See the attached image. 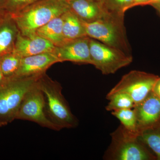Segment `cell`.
<instances>
[{
  "label": "cell",
  "mask_w": 160,
  "mask_h": 160,
  "mask_svg": "<svg viewBox=\"0 0 160 160\" xmlns=\"http://www.w3.org/2000/svg\"><path fill=\"white\" fill-rule=\"evenodd\" d=\"M69 10L67 0H39L11 16L20 33L28 35Z\"/></svg>",
  "instance_id": "cell-1"
},
{
  "label": "cell",
  "mask_w": 160,
  "mask_h": 160,
  "mask_svg": "<svg viewBox=\"0 0 160 160\" xmlns=\"http://www.w3.org/2000/svg\"><path fill=\"white\" fill-rule=\"evenodd\" d=\"M38 82L44 94L45 112L48 119L60 130L78 126V122L62 93L61 84L46 73L40 76Z\"/></svg>",
  "instance_id": "cell-2"
},
{
  "label": "cell",
  "mask_w": 160,
  "mask_h": 160,
  "mask_svg": "<svg viewBox=\"0 0 160 160\" xmlns=\"http://www.w3.org/2000/svg\"><path fill=\"white\" fill-rule=\"evenodd\" d=\"M124 15L109 12L97 21L82 22L87 36L131 55L124 26Z\"/></svg>",
  "instance_id": "cell-3"
},
{
  "label": "cell",
  "mask_w": 160,
  "mask_h": 160,
  "mask_svg": "<svg viewBox=\"0 0 160 160\" xmlns=\"http://www.w3.org/2000/svg\"><path fill=\"white\" fill-rule=\"evenodd\" d=\"M111 142L104 154L109 160H155V156L141 141L139 134L120 125L111 134Z\"/></svg>",
  "instance_id": "cell-4"
},
{
  "label": "cell",
  "mask_w": 160,
  "mask_h": 160,
  "mask_svg": "<svg viewBox=\"0 0 160 160\" xmlns=\"http://www.w3.org/2000/svg\"><path fill=\"white\" fill-rule=\"evenodd\" d=\"M40 76L6 78L0 83V123L3 126L15 119L24 97Z\"/></svg>",
  "instance_id": "cell-5"
},
{
  "label": "cell",
  "mask_w": 160,
  "mask_h": 160,
  "mask_svg": "<svg viewBox=\"0 0 160 160\" xmlns=\"http://www.w3.org/2000/svg\"><path fill=\"white\" fill-rule=\"evenodd\" d=\"M89 51L92 65L104 75L113 74L121 68L129 66L132 61V55L91 38Z\"/></svg>",
  "instance_id": "cell-6"
},
{
  "label": "cell",
  "mask_w": 160,
  "mask_h": 160,
  "mask_svg": "<svg viewBox=\"0 0 160 160\" xmlns=\"http://www.w3.org/2000/svg\"><path fill=\"white\" fill-rule=\"evenodd\" d=\"M38 79L25 94L15 119L31 121L37 123L42 127L59 131L61 130L52 122L46 116L44 94L38 84Z\"/></svg>",
  "instance_id": "cell-7"
},
{
  "label": "cell",
  "mask_w": 160,
  "mask_h": 160,
  "mask_svg": "<svg viewBox=\"0 0 160 160\" xmlns=\"http://www.w3.org/2000/svg\"><path fill=\"white\" fill-rule=\"evenodd\" d=\"M158 77L144 72L132 70L125 74L107 95L122 92L129 95L135 104L142 102L152 91Z\"/></svg>",
  "instance_id": "cell-8"
},
{
  "label": "cell",
  "mask_w": 160,
  "mask_h": 160,
  "mask_svg": "<svg viewBox=\"0 0 160 160\" xmlns=\"http://www.w3.org/2000/svg\"><path fill=\"white\" fill-rule=\"evenodd\" d=\"M90 38L86 36L65 42L55 47L52 52L60 62H71L92 65L89 51Z\"/></svg>",
  "instance_id": "cell-9"
},
{
  "label": "cell",
  "mask_w": 160,
  "mask_h": 160,
  "mask_svg": "<svg viewBox=\"0 0 160 160\" xmlns=\"http://www.w3.org/2000/svg\"><path fill=\"white\" fill-rule=\"evenodd\" d=\"M138 133L160 123V99L153 92L135 105Z\"/></svg>",
  "instance_id": "cell-10"
},
{
  "label": "cell",
  "mask_w": 160,
  "mask_h": 160,
  "mask_svg": "<svg viewBox=\"0 0 160 160\" xmlns=\"http://www.w3.org/2000/svg\"><path fill=\"white\" fill-rule=\"evenodd\" d=\"M60 62L52 52L22 58L18 70L13 77L38 76L46 73V70L55 63Z\"/></svg>",
  "instance_id": "cell-11"
},
{
  "label": "cell",
  "mask_w": 160,
  "mask_h": 160,
  "mask_svg": "<svg viewBox=\"0 0 160 160\" xmlns=\"http://www.w3.org/2000/svg\"><path fill=\"white\" fill-rule=\"evenodd\" d=\"M55 46L36 33L24 35L19 32L13 51L22 58L46 52H52Z\"/></svg>",
  "instance_id": "cell-12"
},
{
  "label": "cell",
  "mask_w": 160,
  "mask_h": 160,
  "mask_svg": "<svg viewBox=\"0 0 160 160\" xmlns=\"http://www.w3.org/2000/svg\"><path fill=\"white\" fill-rule=\"evenodd\" d=\"M69 9L83 22H91L100 19L109 11L102 2L92 0H67Z\"/></svg>",
  "instance_id": "cell-13"
},
{
  "label": "cell",
  "mask_w": 160,
  "mask_h": 160,
  "mask_svg": "<svg viewBox=\"0 0 160 160\" xmlns=\"http://www.w3.org/2000/svg\"><path fill=\"white\" fill-rule=\"evenodd\" d=\"M19 32L16 24L9 13L0 23V58L14 50Z\"/></svg>",
  "instance_id": "cell-14"
},
{
  "label": "cell",
  "mask_w": 160,
  "mask_h": 160,
  "mask_svg": "<svg viewBox=\"0 0 160 160\" xmlns=\"http://www.w3.org/2000/svg\"><path fill=\"white\" fill-rule=\"evenodd\" d=\"M65 42L87 36L82 22L69 9L62 15Z\"/></svg>",
  "instance_id": "cell-15"
},
{
  "label": "cell",
  "mask_w": 160,
  "mask_h": 160,
  "mask_svg": "<svg viewBox=\"0 0 160 160\" xmlns=\"http://www.w3.org/2000/svg\"><path fill=\"white\" fill-rule=\"evenodd\" d=\"M62 16L55 18L38 29L36 34L52 43L55 47L59 46L65 42L62 31Z\"/></svg>",
  "instance_id": "cell-16"
},
{
  "label": "cell",
  "mask_w": 160,
  "mask_h": 160,
  "mask_svg": "<svg viewBox=\"0 0 160 160\" xmlns=\"http://www.w3.org/2000/svg\"><path fill=\"white\" fill-rule=\"evenodd\" d=\"M141 141L160 160V123L144 129L139 133Z\"/></svg>",
  "instance_id": "cell-17"
},
{
  "label": "cell",
  "mask_w": 160,
  "mask_h": 160,
  "mask_svg": "<svg viewBox=\"0 0 160 160\" xmlns=\"http://www.w3.org/2000/svg\"><path fill=\"white\" fill-rule=\"evenodd\" d=\"M22 59L13 51L0 58V70L5 78H12L15 75Z\"/></svg>",
  "instance_id": "cell-18"
},
{
  "label": "cell",
  "mask_w": 160,
  "mask_h": 160,
  "mask_svg": "<svg viewBox=\"0 0 160 160\" xmlns=\"http://www.w3.org/2000/svg\"><path fill=\"white\" fill-rule=\"evenodd\" d=\"M106 99L109 101L106 107V110L108 111L132 109L135 105L133 100L129 95L124 92H118L111 95H107Z\"/></svg>",
  "instance_id": "cell-19"
},
{
  "label": "cell",
  "mask_w": 160,
  "mask_h": 160,
  "mask_svg": "<svg viewBox=\"0 0 160 160\" xmlns=\"http://www.w3.org/2000/svg\"><path fill=\"white\" fill-rule=\"evenodd\" d=\"M112 114L119 120L121 125L127 130L138 133L134 109H121L112 112Z\"/></svg>",
  "instance_id": "cell-20"
},
{
  "label": "cell",
  "mask_w": 160,
  "mask_h": 160,
  "mask_svg": "<svg viewBox=\"0 0 160 160\" xmlns=\"http://www.w3.org/2000/svg\"><path fill=\"white\" fill-rule=\"evenodd\" d=\"M102 2L107 11L118 14H125L134 4V0H102Z\"/></svg>",
  "instance_id": "cell-21"
},
{
  "label": "cell",
  "mask_w": 160,
  "mask_h": 160,
  "mask_svg": "<svg viewBox=\"0 0 160 160\" xmlns=\"http://www.w3.org/2000/svg\"><path fill=\"white\" fill-rule=\"evenodd\" d=\"M39 0H7L5 9L10 15L15 14Z\"/></svg>",
  "instance_id": "cell-22"
},
{
  "label": "cell",
  "mask_w": 160,
  "mask_h": 160,
  "mask_svg": "<svg viewBox=\"0 0 160 160\" xmlns=\"http://www.w3.org/2000/svg\"><path fill=\"white\" fill-rule=\"evenodd\" d=\"M152 92L159 98L160 99V77L158 78L153 86Z\"/></svg>",
  "instance_id": "cell-23"
},
{
  "label": "cell",
  "mask_w": 160,
  "mask_h": 160,
  "mask_svg": "<svg viewBox=\"0 0 160 160\" xmlns=\"http://www.w3.org/2000/svg\"><path fill=\"white\" fill-rule=\"evenodd\" d=\"M151 0H134L133 7L140 5H148Z\"/></svg>",
  "instance_id": "cell-24"
},
{
  "label": "cell",
  "mask_w": 160,
  "mask_h": 160,
  "mask_svg": "<svg viewBox=\"0 0 160 160\" xmlns=\"http://www.w3.org/2000/svg\"><path fill=\"white\" fill-rule=\"evenodd\" d=\"M9 14L5 9H1L0 10V23L2 22L5 18Z\"/></svg>",
  "instance_id": "cell-25"
},
{
  "label": "cell",
  "mask_w": 160,
  "mask_h": 160,
  "mask_svg": "<svg viewBox=\"0 0 160 160\" xmlns=\"http://www.w3.org/2000/svg\"><path fill=\"white\" fill-rule=\"evenodd\" d=\"M6 1L7 0H0V10L5 9V6L6 5Z\"/></svg>",
  "instance_id": "cell-26"
},
{
  "label": "cell",
  "mask_w": 160,
  "mask_h": 160,
  "mask_svg": "<svg viewBox=\"0 0 160 160\" xmlns=\"http://www.w3.org/2000/svg\"><path fill=\"white\" fill-rule=\"evenodd\" d=\"M153 4H158L160 5V0H152L148 3V5H152Z\"/></svg>",
  "instance_id": "cell-27"
},
{
  "label": "cell",
  "mask_w": 160,
  "mask_h": 160,
  "mask_svg": "<svg viewBox=\"0 0 160 160\" xmlns=\"http://www.w3.org/2000/svg\"><path fill=\"white\" fill-rule=\"evenodd\" d=\"M6 78L4 76L2 73V72H1V70H0V83L2 82L3 81L6 79Z\"/></svg>",
  "instance_id": "cell-28"
},
{
  "label": "cell",
  "mask_w": 160,
  "mask_h": 160,
  "mask_svg": "<svg viewBox=\"0 0 160 160\" xmlns=\"http://www.w3.org/2000/svg\"><path fill=\"white\" fill-rule=\"evenodd\" d=\"M152 6H153V7H154L155 8H156L158 11H159V12L160 13V4H152Z\"/></svg>",
  "instance_id": "cell-29"
},
{
  "label": "cell",
  "mask_w": 160,
  "mask_h": 160,
  "mask_svg": "<svg viewBox=\"0 0 160 160\" xmlns=\"http://www.w3.org/2000/svg\"><path fill=\"white\" fill-rule=\"evenodd\" d=\"M92 1H96V2H102V0H92Z\"/></svg>",
  "instance_id": "cell-30"
},
{
  "label": "cell",
  "mask_w": 160,
  "mask_h": 160,
  "mask_svg": "<svg viewBox=\"0 0 160 160\" xmlns=\"http://www.w3.org/2000/svg\"><path fill=\"white\" fill-rule=\"evenodd\" d=\"M3 126L2 125V124L0 123V127H1V126Z\"/></svg>",
  "instance_id": "cell-31"
},
{
  "label": "cell",
  "mask_w": 160,
  "mask_h": 160,
  "mask_svg": "<svg viewBox=\"0 0 160 160\" xmlns=\"http://www.w3.org/2000/svg\"><path fill=\"white\" fill-rule=\"evenodd\" d=\"M151 1H152V0H151Z\"/></svg>",
  "instance_id": "cell-32"
}]
</instances>
